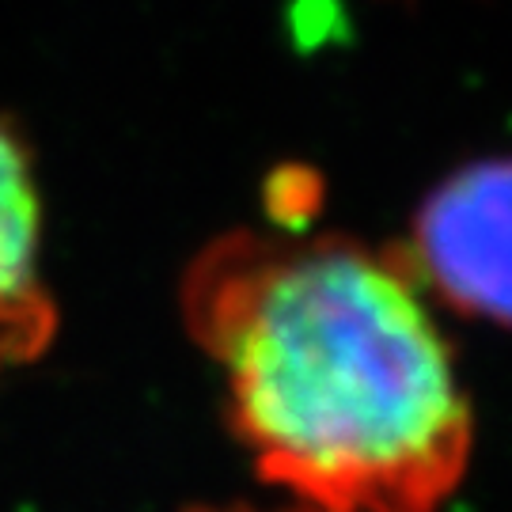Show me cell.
<instances>
[{
	"mask_svg": "<svg viewBox=\"0 0 512 512\" xmlns=\"http://www.w3.org/2000/svg\"><path fill=\"white\" fill-rule=\"evenodd\" d=\"M183 319L266 494L190 512H437L459 486L471 403L395 251L232 232L190 266Z\"/></svg>",
	"mask_w": 512,
	"mask_h": 512,
	"instance_id": "6da1fadb",
	"label": "cell"
},
{
	"mask_svg": "<svg viewBox=\"0 0 512 512\" xmlns=\"http://www.w3.org/2000/svg\"><path fill=\"white\" fill-rule=\"evenodd\" d=\"M57 334L42 277V190L31 148L0 114V376L38 361Z\"/></svg>",
	"mask_w": 512,
	"mask_h": 512,
	"instance_id": "3957f363",
	"label": "cell"
},
{
	"mask_svg": "<svg viewBox=\"0 0 512 512\" xmlns=\"http://www.w3.org/2000/svg\"><path fill=\"white\" fill-rule=\"evenodd\" d=\"M395 255L421 293L512 327V156L475 160L433 186L410 220L406 251Z\"/></svg>",
	"mask_w": 512,
	"mask_h": 512,
	"instance_id": "7a4b0ae2",
	"label": "cell"
}]
</instances>
